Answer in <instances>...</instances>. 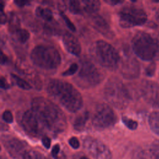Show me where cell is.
Segmentation results:
<instances>
[{"mask_svg": "<svg viewBox=\"0 0 159 159\" xmlns=\"http://www.w3.org/2000/svg\"><path fill=\"white\" fill-rule=\"evenodd\" d=\"M122 121L124 123V124L130 130H135L137 128V126H138L137 122L126 116H123L122 117Z\"/></svg>", "mask_w": 159, "mask_h": 159, "instance_id": "27", "label": "cell"}, {"mask_svg": "<svg viewBox=\"0 0 159 159\" xmlns=\"http://www.w3.org/2000/svg\"><path fill=\"white\" fill-rule=\"evenodd\" d=\"M134 53L144 61L159 59V40L148 33L139 32L132 40Z\"/></svg>", "mask_w": 159, "mask_h": 159, "instance_id": "3", "label": "cell"}, {"mask_svg": "<svg viewBox=\"0 0 159 159\" xmlns=\"http://www.w3.org/2000/svg\"><path fill=\"white\" fill-rule=\"evenodd\" d=\"M119 23L123 28L142 25L147 20V15L140 7L129 6L121 9L119 12Z\"/></svg>", "mask_w": 159, "mask_h": 159, "instance_id": "8", "label": "cell"}, {"mask_svg": "<svg viewBox=\"0 0 159 159\" xmlns=\"http://www.w3.org/2000/svg\"><path fill=\"white\" fill-rule=\"evenodd\" d=\"M104 1H105V2H106L110 5H112V6L116 5V4H120V3H122L124 2L123 1H117V0H105Z\"/></svg>", "mask_w": 159, "mask_h": 159, "instance_id": "39", "label": "cell"}, {"mask_svg": "<svg viewBox=\"0 0 159 159\" xmlns=\"http://www.w3.org/2000/svg\"><path fill=\"white\" fill-rule=\"evenodd\" d=\"M21 125L29 135L37 137L42 133L45 128L36 113L32 109L25 111L21 119Z\"/></svg>", "mask_w": 159, "mask_h": 159, "instance_id": "11", "label": "cell"}, {"mask_svg": "<svg viewBox=\"0 0 159 159\" xmlns=\"http://www.w3.org/2000/svg\"><path fill=\"white\" fill-rule=\"evenodd\" d=\"M9 61L8 57L2 52H1V64L2 65L6 64Z\"/></svg>", "mask_w": 159, "mask_h": 159, "instance_id": "38", "label": "cell"}, {"mask_svg": "<svg viewBox=\"0 0 159 159\" xmlns=\"http://www.w3.org/2000/svg\"><path fill=\"white\" fill-rule=\"evenodd\" d=\"M91 57L101 66L115 69L120 64V55L111 44L104 40H97L92 43L89 48Z\"/></svg>", "mask_w": 159, "mask_h": 159, "instance_id": "4", "label": "cell"}, {"mask_svg": "<svg viewBox=\"0 0 159 159\" xmlns=\"http://www.w3.org/2000/svg\"><path fill=\"white\" fill-rule=\"evenodd\" d=\"M2 143L9 154L16 159H22L27 150V144L17 138L11 136H3Z\"/></svg>", "mask_w": 159, "mask_h": 159, "instance_id": "12", "label": "cell"}, {"mask_svg": "<svg viewBox=\"0 0 159 159\" xmlns=\"http://www.w3.org/2000/svg\"><path fill=\"white\" fill-rule=\"evenodd\" d=\"M60 145L58 144L55 145L53 147L52 149V152H51L52 157L53 158H55V157H57L59 155V153H60Z\"/></svg>", "mask_w": 159, "mask_h": 159, "instance_id": "33", "label": "cell"}, {"mask_svg": "<svg viewBox=\"0 0 159 159\" xmlns=\"http://www.w3.org/2000/svg\"><path fill=\"white\" fill-rule=\"evenodd\" d=\"M15 33L17 40L22 43H25L30 38V34L29 31L26 29L20 28L17 30Z\"/></svg>", "mask_w": 159, "mask_h": 159, "instance_id": "24", "label": "cell"}, {"mask_svg": "<svg viewBox=\"0 0 159 159\" xmlns=\"http://www.w3.org/2000/svg\"><path fill=\"white\" fill-rule=\"evenodd\" d=\"M155 70H156V65L154 62H152L150 64H149V65L145 68V75L148 76H153L155 72Z\"/></svg>", "mask_w": 159, "mask_h": 159, "instance_id": "30", "label": "cell"}, {"mask_svg": "<svg viewBox=\"0 0 159 159\" xmlns=\"http://www.w3.org/2000/svg\"><path fill=\"white\" fill-rule=\"evenodd\" d=\"M117 120V116L113 109L107 104H101L95 109L92 124L96 129L103 130L113 126Z\"/></svg>", "mask_w": 159, "mask_h": 159, "instance_id": "9", "label": "cell"}, {"mask_svg": "<svg viewBox=\"0 0 159 159\" xmlns=\"http://www.w3.org/2000/svg\"><path fill=\"white\" fill-rule=\"evenodd\" d=\"M47 91L53 99L69 112H76L83 107V100L80 93L66 81L52 80L47 85Z\"/></svg>", "mask_w": 159, "mask_h": 159, "instance_id": "2", "label": "cell"}, {"mask_svg": "<svg viewBox=\"0 0 159 159\" xmlns=\"http://www.w3.org/2000/svg\"><path fill=\"white\" fill-rule=\"evenodd\" d=\"M81 2L82 3L83 11L88 14H94L101 7V2L98 0H84Z\"/></svg>", "mask_w": 159, "mask_h": 159, "instance_id": "19", "label": "cell"}, {"mask_svg": "<svg viewBox=\"0 0 159 159\" xmlns=\"http://www.w3.org/2000/svg\"><path fill=\"white\" fill-rule=\"evenodd\" d=\"M84 148L95 159H111L110 149L102 142L91 137H86L83 140Z\"/></svg>", "mask_w": 159, "mask_h": 159, "instance_id": "10", "label": "cell"}, {"mask_svg": "<svg viewBox=\"0 0 159 159\" xmlns=\"http://www.w3.org/2000/svg\"><path fill=\"white\" fill-rule=\"evenodd\" d=\"M22 159H47L44 155L41 153L35 151L28 150L24 154Z\"/></svg>", "mask_w": 159, "mask_h": 159, "instance_id": "25", "label": "cell"}, {"mask_svg": "<svg viewBox=\"0 0 159 159\" xmlns=\"http://www.w3.org/2000/svg\"><path fill=\"white\" fill-rule=\"evenodd\" d=\"M80 159H89V158H88L86 157H81L80 158Z\"/></svg>", "mask_w": 159, "mask_h": 159, "instance_id": "41", "label": "cell"}, {"mask_svg": "<svg viewBox=\"0 0 159 159\" xmlns=\"http://www.w3.org/2000/svg\"><path fill=\"white\" fill-rule=\"evenodd\" d=\"M148 124L151 130L159 136V111H154L150 114Z\"/></svg>", "mask_w": 159, "mask_h": 159, "instance_id": "20", "label": "cell"}, {"mask_svg": "<svg viewBox=\"0 0 159 159\" xmlns=\"http://www.w3.org/2000/svg\"><path fill=\"white\" fill-rule=\"evenodd\" d=\"M137 159H159V140L155 141L148 149L139 153Z\"/></svg>", "mask_w": 159, "mask_h": 159, "instance_id": "17", "label": "cell"}, {"mask_svg": "<svg viewBox=\"0 0 159 159\" xmlns=\"http://www.w3.org/2000/svg\"><path fill=\"white\" fill-rule=\"evenodd\" d=\"M78 70V65L76 63H72L66 71L62 73V75L65 76L73 75Z\"/></svg>", "mask_w": 159, "mask_h": 159, "instance_id": "28", "label": "cell"}, {"mask_svg": "<svg viewBox=\"0 0 159 159\" xmlns=\"http://www.w3.org/2000/svg\"><path fill=\"white\" fill-rule=\"evenodd\" d=\"M2 117V119L4 120V122L7 123H12L14 120V117L12 112L8 110L4 111L3 112Z\"/></svg>", "mask_w": 159, "mask_h": 159, "instance_id": "31", "label": "cell"}, {"mask_svg": "<svg viewBox=\"0 0 159 159\" xmlns=\"http://www.w3.org/2000/svg\"><path fill=\"white\" fill-rule=\"evenodd\" d=\"M20 27V22L19 17L16 14L13 12H10L9 17V25L8 29L9 32L15 33L19 30Z\"/></svg>", "mask_w": 159, "mask_h": 159, "instance_id": "21", "label": "cell"}, {"mask_svg": "<svg viewBox=\"0 0 159 159\" xmlns=\"http://www.w3.org/2000/svg\"><path fill=\"white\" fill-rule=\"evenodd\" d=\"M103 79V74L96 65L91 60L84 58L81 60L80 70L74 81L79 87L89 89L101 83Z\"/></svg>", "mask_w": 159, "mask_h": 159, "instance_id": "7", "label": "cell"}, {"mask_svg": "<svg viewBox=\"0 0 159 159\" xmlns=\"http://www.w3.org/2000/svg\"><path fill=\"white\" fill-rule=\"evenodd\" d=\"M120 73L127 79H134L140 75V68L138 61L130 55L124 54L120 57Z\"/></svg>", "mask_w": 159, "mask_h": 159, "instance_id": "13", "label": "cell"}, {"mask_svg": "<svg viewBox=\"0 0 159 159\" xmlns=\"http://www.w3.org/2000/svg\"><path fill=\"white\" fill-rule=\"evenodd\" d=\"M35 14L48 22H50L53 19V13L48 8H43L41 6H39L35 9Z\"/></svg>", "mask_w": 159, "mask_h": 159, "instance_id": "22", "label": "cell"}, {"mask_svg": "<svg viewBox=\"0 0 159 159\" xmlns=\"http://www.w3.org/2000/svg\"><path fill=\"white\" fill-rule=\"evenodd\" d=\"M156 17H157V19L158 20V22H159V10L158 11V12H157V14H156Z\"/></svg>", "mask_w": 159, "mask_h": 159, "instance_id": "40", "label": "cell"}, {"mask_svg": "<svg viewBox=\"0 0 159 159\" xmlns=\"http://www.w3.org/2000/svg\"><path fill=\"white\" fill-rule=\"evenodd\" d=\"M89 119V113L84 111L75 117L73 121V126L76 130L82 131L84 129L85 125Z\"/></svg>", "mask_w": 159, "mask_h": 159, "instance_id": "18", "label": "cell"}, {"mask_svg": "<svg viewBox=\"0 0 159 159\" xmlns=\"http://www.w3.org/2000/svg\"><path fill=\"white\" fill-rule=\"evenodd\" d=\"M91 23L93 27L105 37L112 39L114 37V32L102 16L99 15L94 16L91 19Z\"/></svg>", "mask_w": 159, "mask_h": 159, "instance_id": "15", "label": "cell"}, {"mask_svg": "<svg viewBox=\"0 0 159 159\" xmlns=\"http://www.w3.org/2000/svg\"><path fill=\"white\" fill-rule=\"evenodd\" d=\"M42 143L46 148H49L51 145V140L47 136H44L42 139Z\"/></svg>", "mask_w": 159, "mask_h": 159, "instance_id": "35", "label": "cell"}, {"mask_svg": "<svg viewBox=\"0 0 159 159\" xmlns=\"http://www.w3.org/2000/svg\"><path fill=\"white\" fill-rule=\"evenodd\" d=\"M63 43L65 49L71 54L78 56L81 52V46L78 39L72 34L66 32L63 35Z\"/></svg>", "mask_w": 159, "mask_h": 159, "instance_id": "16", "label": "cell"}, {"mask_svg": "<svg viewBox=\"0 0 159 159\" xmlns=\"http://www.w3.org/2000/svg\"><path fill=\"white\" fill-rule=\"evenodd\" d=\"M30 59L37 66L46 70L57 68L61 63V56L53 46L39 45L31 52Z\"/></svg>", "mask_w": 159, "mask_h": 159, "instance_id": "5", "label": "cell"}, {"mask_svg": "<svg viewBox=\"0 0 159 159\" xmlns=\"http://www.w3.org/2000/svg\"><path fill=\"white\" fill-rule=\"evenodd\" d=\"M141 93L148 104L159 108V84L154 81H145L142 84Z\"/></svg>", "mask_w": 159, "mask_h": 159, "instance_id": "14", "label": "cell"}, {"mask_svg": "<svg viewBox=\"0 0 159 159\" xmlns=\"http://www.w3.org/2000/svg\"><path fill=\"white\" fill-rule=\"evenodd\" d=\"M14 3L19 7H24L26 5L30 4V1H22V0H18L14 1Z\"/></svg>", "mask_w": 159, "mask_h": 159, "instance_id": "36", "label": "cell"}, {"mask_svg": "<svg viewBox=\"0 0 159 159\" xmlns=\"http://www.w3.org/2000/svg\"><path fill=\"white\" fill-rule=\"evenodd\" d=\"M1 88L3 89H7L10 88V84H9V83L7 82V81L6 80V79L5 78H4L3 76L1 77Z\"/></svg>", "mask_w": 159, "mask_h": 159, "instance_id": "34", "label": "cell"}, {"mask_svg": "<svg viewBox=\"0 0 159 159\" xmlns=\"http://www.w3.org/2000/svg\"><path fill=\"white\" fill-rule=\"evenodd\" d=\"M31 109L38 116L45 129L57 133L66 129V116L52 101L43 97L34 98L31 101Z\"/></svg>", "mask_w": 159, "mask_h": 159, "instance_id": "1", "label": "cell"}, {"mask_svg": "<svg viewBox=\"0 0 159 159\" xmlns=\"http://www.w3.org/2000/svg\"><path fill=\"white\" fill-rule=\"evenodd\" d=\"M104 94L107 101L116 108L122 109L127 106L130 97L125 84L118 78H112L106 83Z\"/></svg>", "mask_w": 159, "mask_h": 159, "instance_id": "6", "label": "cell"}, {"mask_svg": "<svg viewBox=\"0 0 159 159\" xmlns=\"http://www.w3.org/2000/svg\"><path fill=\"white\" fill-rule=\"evenodd\" d=\"M11 76L12 78V79L14 80V82L16 83V85L19 87L21 89H25V90H29L32 88L31 85L25 80L21 78L20 77H19V76L12 73L11 74Z\"/></svg>", "mask_w": 159, "mask_h": 159, "instance_id": "23", "label": "cell"}, {"mask_svg": "<svg viewBox=\"0 0 159 159\" xmlns=\"http://www.w3.org/2000/svg\"><path fill=\"white\" fill-rule=\"evenodd\" d=\"M68 143H69L70 145L74 149H77L80 147V142H79L78 139L75 137H71L69 139Z\"/></svg>", "mask_w": 159, "mask_h": 159, "instance_id": "32", "label": "cell"}, {"mask_svg": "<svg viewBox=\"0 0 159 159\" xmlns=\"http://www.w3.org/2000/svg\"><path fill=\"white\" fill-rule=\"evenodd\" d=\"M0 20H1V24H5L7 20V17L6 14L3 12V11H1V12Z\"/></svg>", "mask_w": 159, "mask_h": 159, "instance_id": "37", "label": "cell"}, {"mask_svg": "<svg viewBox=\"0 0 159 159\" xmlns=\"http://www.w3.org/2000/svg\"><path fill=\"white\" fill-rule=\"evenodd\" d=\"M69 9L70 12L75 14H80L82 12L81 2L79 1H70L69 2Z\"/></svg>", "mask_w": 159, "mask_h": 159, "instance_id": "26", "label": "cell"}, {"mask_svg": "<svg viewBox=\"0 0 159 159\" xmlns=\"http://www.w3.org/2000/svg\"><path fill=\"white\" fill-rule=\"evenodd\" d=\"M60 14H61V16L62 19L65 21L66 26L68 27V29H70L73 32H75L76 31V27H75V25L73 24V23L68 17V16L66 15H65L63 12H60Z\"/></svg>", "mask_w": 159, "mask_h": 159, "instance_id": "29", "label": "cell"}]
</instances>
